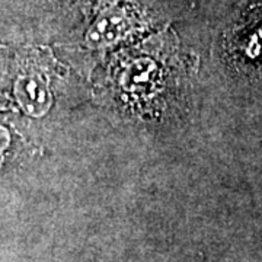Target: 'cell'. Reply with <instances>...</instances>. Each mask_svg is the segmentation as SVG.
I'll use <instances>...</instances> for the list:
<instances>
[{
  "label": "cell",
  "instance_id": "7a4b0ae2",
  "mask_svg": "<svg viewBox=\"0 0 262 262\" xmlns=\"http://www.w3.org/2000/svg\"><path fill=\"white\" fill-rule=\"evenodd\" d=\"M16 99L25 113L32 117H39L47 113L50 106V95L46 80L35 73L19 76L15 83Z\"/></svg>",
  "mask_w": 262,
  "mask_h": 262
},
{
  "label": "cell",
  "instance_id": "277c9868",
  "mask_svg": "<svg viewBox=\"0 0 262 262\" xmlns=\"http://www.w3.org/2000/svg\"><path fill=\"white\" fill-rule=\"evenodd\" d=\"M9 143H10L9 133H8L6 128L0 127V162H2V159H3V155H5V151H6V149H8Z\"/></svg>",
  "mask_w": 262,
  "mask_h": 262
},
{
  "label": "cell",
  "instance_id": "6da1fadb",
  "mask_svg": "<svg viewBox=\"0 0 262 262\" xmlns=\"http://www.w3.org/2000/svg\"><path fill=\"white\" fill-rule=\"evenodd\" d=\"M141 20L131 6H111L96 18L86 34V44L92 48L110 47L140 28Z\"/></svg>",
  "mask_w": 262,
  "mask_h": 262
},
{
  "label": "cell",
  "instance_id": "3957f363",
  "mask_svg": "<svg viewBox=\"0 0 262 262\" xmlns=\"http://www.w3.org/2000/svg\"><path fill=\"white\" fill-rule=\"evenodd\" d=\"M158 75H159V69L151 58L139 57L133 60L127 67V70L124 72L122 83L125 89L143 94L155 86Z\"/></svg>",
  "mask_w": 262,
  "mask_h": 262
}]
</instances>
